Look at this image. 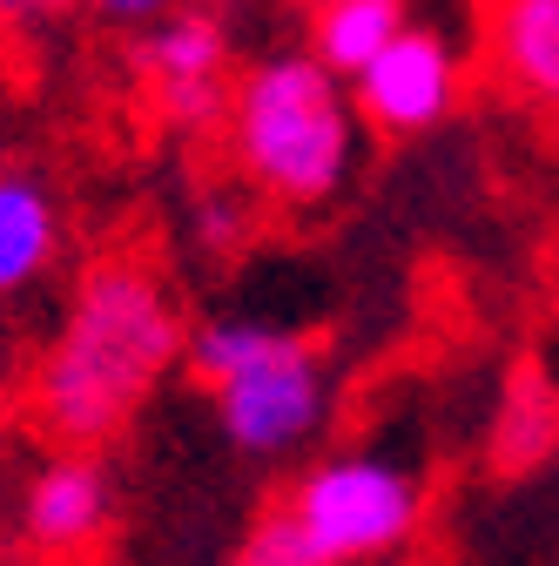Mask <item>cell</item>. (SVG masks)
Segmentation results:
<instances>
[{
  "label": "cell",
  "instance_id": "obj_9",
  "mask_svg": "<svg viewBox=\"0 0 559 566\" xmlns=\"http://www.w3.org/2000/svg\"><path fill=\"white\" fill-rule=\"evenodd\" d=\"M546 459H559V385L532 365H519L499 398H493V424H485V465L493 472H539Z\"/></svg>",
  "mask_w": 559,
  "mask_h": 566
},
{
  "label": "cell",
  "instance_id": "obj_15",
  "mask_svg": "<svg viewBox=\"0 0 559 566\" xmlns=\"http://www.w3.org/2000/svg\"><path fill=\"white\" fill-rule=\"evenodd\" d=\"M67 0H0V14H54Z\"/></svg>",
  "mask_w": 559,
  "mask_h": 566
},
{
  "label": "cell",
  "instance_id": "obj_14",
  "mask_svg": "<svg viewBox=\"0 0 559 566\" xmlns=\"http://www.w3.org/2000/svg\"><path fill=\"white\" fill-rule=\"evenodd\" d=\"M88 8H95L102 21H128V28H149V21L176 14V0H88Z\"/></svg>",
  "mask_w": 559,
  "mask_h": 566
},
{
  "label": "cell",
  "instance_id": "obj_16",
  "mask_svg": "<svg viewBox=\"0 0 559 566\" xmlns=\"http://www.w3.org/2000/svg\"><path fill=\"white\" fill-rule=\"evenodd\" d=\"M291 8H304V14H310V8H324V0H291Z\"/></svg>",
  "mask_w": 559,
  "mask_h": 566
},
{
  "label": "cell",
  "instance_id": "obj_12",
  "mask_svg": "<svg viewBox=\"0 0 559 566\" xmlns=\"http://www.w3.org/2000/svg\"><path fill=\"white\" fill-rule=\"evenodd\" d=\"M230 566H330V559L310 546V533L297 526V513L284 500V506H263L250 520V533H243V546H236Z\"/></svg>",
  "mask_w": 559,
  "mask_h": 566
},
{
  "label": "cell",
  "instance_id": "obj_4",
  "mask_svg": "<svg viewBox=\"0 0 559 566\" xmlns=\"http://www.w3.org/2000/svg\"><path fill=\"white\" fill-rule=\"evenodd\" d=\"M291 513L330 566H378L411 546L425 485L384 452H330L291 485Z\"/></svg>",
  "mask_w": 559,
  "mask_h": 566
},
{
  "label": "cell",
  "instance_id": "obj_7",
  "mask_svg": "<svg viewBox=\"0 0 559 566\" xmlns=\"http://www.w3.org/2000/svg\"><path fill=\"white\" fill-rule=\"evenodd\" d=\"M115 520V479L88 446H61L34 465L21 526L41 553H88Z\"/></svg>",
  "mask_w": 559,
  "mask_h": 566
},
{
  "label": "cell",
  "instance_id": "obj_6",
  "mask_svg": "<svg viewBox=\"0 0 559 566\" xmlns=\"http://www.w3.org/2000/svg\"><path fill=\"white\" fill-rule=\"evenodd\" d=\"M458 88H465V61H458V48L439 34V28H404L365 75L351 82V102H358V115H365V128H378V135H425V128H439L452 108H458Z\"/></svg>",
  "mask_w": 559,
  "mask_h": 566
},
{
  "label": "cell",
  "instance_id": "obj_3",
  "mask_svg": "<svg viewBox=\"0 0 559 566\" xmlns=\"http://www.w3.org/2000/svg\"><path fill=\"white\" fill-rule=\"evenodd\" d=\"M182 365L217 398L223 439L243 459H291L330 418V371L324 358L270 317H202L189 331Z\"/></svg>",
  "mask_w": 559,
  "mask_h": 566
},
{
  "label": "cell",
  "instance_id": "obj_10",
  "mask_svg": "<svg viewBox=\"0 0 559 566\" xmlns=\"http://www.w3.org/2000/svg\"><path fill=\"white\" fill-rule=\"evenodd\" d=\"M493 61L526 102L559 108V0H493Z\"/></svg>",
  "mask_w": 559,
  "mask_h": 566
},
{
  "label": "cell",
  "instance_id": "obj_11",
  "mask_svg": "<svg viewBox=\"0 0 559 566\" xmlns=\"http://www.w3.org/2000/svg\"><path fill=\"white\" fill-rule=\"evenodd\" d=\"M411 28V0H324L310 8V54L337 67L344 82H358L365 67Z\"/></svg>",
  "mask_w": 559,
  "mask_h": 566
},
{
  "label": "cell",
  "instance_id": "obj_1",
  "mask_svg": "<svg viewBox=\"0 0 559 566\" xmlns=\"http://www.w3.org/2000/svg\"><path fill=\"white\" fill-rule=\"evenodd\" d=\"M189 331L169 297V283L149 263H95L75 283L54 344L34 365V418L61 446H102L156 398V385L182 365Z\"/></svg>",
  "mask_w": 559,
  "mask_h": 566
},
{
  "label": "cell",
  "instance_id": "obj_5",
  "mask_svg": "<svg viewBox=\"0 0 559 566\" xmlns=\"http://www.w3.org/2000/svg\"><path fill=\"white\" fill-rule=\"evenodd\" d=\"M135 75H143L149 102L162 108L169 128L182 135H223L230 115V88H236V48L223 14L209 8H176L162 21H149L143 48H135Z\"/></svg>",
  "mask_w": 559,
  "mask_h": 566
},
{
  "label": "cell",
  "instance_id": "obj_2",
  "mask_svg": "<svg viewBox=\"0 0 559 566\" xmlns=\"http://www.w3.org/2000/svg\"><path fill=\"white\" fill-rule=\"evenodd\" d=\"M358 128L365 115L337 67L310 48H270L236 67L223 149L270 209H324L358 169Z\"/></svg>",
  "mask_w": 559,
  "mask_h": 566
},
{
  "label": "cell",
  "instance_id": "obj_8",
  "mask_svg": "<svg viewBox=\"0 0 559 566\" xmlns=\"http://www.w3.org/2000/svg\"><path fill=\"white\" fill-rule=\"evenodd\" d=\"M61 256V202L28 163H0V297L28 291Z\"/></svg>",
  "mask_w": 559,
  "mask_h": 566
},
{
  "label": "cell",
  "instance_id": "obj_13",
  "mask_svg": "<svg viewBox=\"0 0 559 566\" xmlns=\"http://www.w3.org/2000/svg\"><path fill=\"white\" fill-rule=\"evenodd\" d=\"M243 237H250V202L243 196H202L196 202V243L202 250L230 256V250H243Z\"/></svg>",
  "mask_w": 559,
  "mask_h": 566
}]
</instances>
